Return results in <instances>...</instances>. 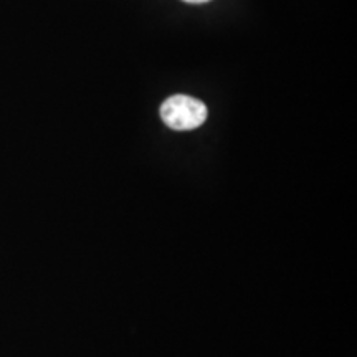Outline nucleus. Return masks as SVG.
Here are the masks:
<instances>
[{
	"label": "nucleus",
	"mask_w": 357,
	"mask_h": 357,
	"mask_svg": "<svg viewBox=\"0 0 357 357\" xmlns=\"http://www.w3.org/2000/svg\"><path fill=\"white\" fill-rule=\"evenodd\" d=\"M207 106L197 98L174 95L160 106V118L174 131H192L207 121Z\"/></svg>",
	"instance_id": "nucleus-1"
},
{
	"label": "nucleus",
	"mask_w": 357,
	"mask_h": 357,
	"mask_svg": "<svg viewBox=\"0 0 357 357\" xmlns=\"http://www.w3.org/2000/svg\"><path fill=\"white\" fill-rule=\"evenodd\" d=\"M187 3H205V2H211V0H184Z\"/></svg>",
	"instance_id": "nucleus-2"
}]
</instances>
